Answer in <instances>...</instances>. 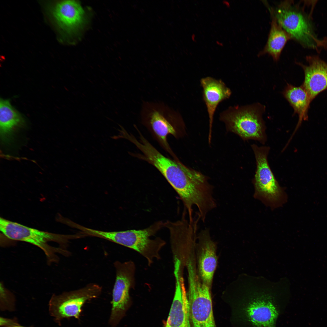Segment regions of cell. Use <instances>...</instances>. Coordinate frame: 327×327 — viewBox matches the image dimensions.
<instances>
[{
	"label": "cell",
	"mask_w": 327,
	"mask_h": 327,
	"mask_svg": "<svg viewBox=\"0 0 327 327\" xmlns=\"http://www.w3.org/2000/svg\"><path fill=\"white\" fill-rule=\"evenodd\" d=\"M246 298L243 308L246 320L254 327H275L280 296L290 292L287 278L273 282L263 276H247Z\"/></svg>",
	"instance_id": "cell-1"
},
{
	"label": "cell",
	"mask_w": 327,
	"mask_h": 327,
	"mask_svg": "<svg viewBox=\"0 0 327 327\" xmlns=\"http://www.w3.org/2000/svg\"><path fill=\"white\" fill-rule=\"evenodd\" d=\"M164 222L158 221L148 227L141 230L119 231H104L92 229V236L101 238L130 248L139 253L147 259L150 266L154 259H160V252L166 244L159 237H151L162 228Z\"/></svg>",
	"instance_id": "cell-2"
},
{
	"label": "cell",
	"mask_w": 327,
	"mask_h": 327,
	"mask_svg": "<svg viewBox=\"0 0 327 327\" xmlns=\"http://www.w3.org/2000/svg\"><path fill=\"white\" fill-rule=\"evenodd\" d=\"M265 109L259 103L230 106L220 114L219 119L228 131L237 134L243 140H253L264 144L267 140L262 118Z\"/></svg>",
	"instance_id": "cell-3"
},
{
	"label": "cell",
	"mask_w": 327,
	"mask_h": 327,
	"mask_svg": "<svg viewBox=\"0 0 327 327\" xmlns=\"http://www.w3.org/2000/svg\"><path fill=\"white\" fill-rule=\"evenodd\" d=\"M188 273L187 293L188 310L192 327H216L210 289L200 279L193 260L186 263Z\"/></svg>",
	"instance_id": "cell-4"
},
{
	"label": "cell",
	"mask_w": 327,
	"mask_h": 327,
	"mask_svg": "<svg viewBox=\"0 0 327 327\" xmlns=\"http://www.w3.org/2000/svg\"><path fill=\"white\" fill-rule=\"evenodd\" d=\"M0 230L2 234L9 239L28 243L39 247L51 262L58 260L57 253L66 255L68 252L65 250L51 246L48 243L54 242L63 246L73 237L71 235L40 230L2 217L0 219Z\"/></svg>",
	"instance_id": "cell-5"
},
{
	"label": "cell",
	"mask_w": 327,
	"mask_h": 327,
	"mask_svg": "<svg viewBox=\"0 0 327 327\" xmlns=\"http://www.w3.org/2000/svg\"><path fill=\"white\" fill-rule=\"evenodd\" d=\"M272 15L290 36L306 47L314 48L319 44L308 18L291 1L282 2L269 9Z\"/></svg>",
	"instance_id": "cell-6"
},
{
	"label": "cell",
	"mask_w": 327,
	"mask_h": 327,
	"mask_svg": "<svg viewBox=\"0 0 327 327\" xmlns=\"http://www.w3.org/2000/svg\"><path fill=\"white\" fill-rule=\"evenodd\" d=\"M140 114L143 122L150 128L167 151L172 153L167 137L169 134L177 137L178 130L184 127L179 113L162 102L145 101L143 102Z\"/></svg>",
	"instance_id": "cell-7"
},
{
	"label": "cell",
	"mask_w": 327,
	"mask_h": 327,
	"mask_svg": "<svg viewBox=\"0 0 327 327\" xmlns=\"http://www.w3.org/2000/svg\"><path fill=\"white\" fill-rule=\"evenodd\" d=\"M101 291L100 286L91 283L77 290L53 295L49 303V314L58 325L64 319L74 317L79 319L84 304L98 297Z\"/></svg>",
	"instance_id": "cell-8"
},
{
	"label": "cell",
	"mask_w": 327,
	"mask_h": 327,
	"mask_svg": "<svg viewBox=\"0 0 327 327\" xmlns=\"http://www.w3.org/2000/svg\"><path fill=\"white\" fill-rule=\"evenodd\" d=\"M116 278L114 286L111 302L112 307L109 319V324L115 327L118 324L129 303V292L134 288L136 267L134 262L130 260L114 263Z\"/></svg>",
	"instance_id": "cell-9"
},
{
	"label": "cell",
	"mask_w": 327,
	"mask_h": 327,
	"mask_svg": "<svg viewBox=\"0 0 327 327\" xmlns=\"http://www.w3.org/2000/svg\"><path fill=\"white\" fill-rule=\"evenodd\" d=\"M256 163L253 180L255 194L271 203L278 202L282 195V189L277 181L268 161L270 150L268 146L251 145Z\"/></svg>",
	"instance_id": "cell-10"
},
{
	"label": "cell",
	"mask_w": 327,
	"mask_h": 327,
	"mask_svg": "<svg viewBox=\"0 0 327 327\" xmlns=\"http://www.w3.org/2000/svg\"><path fill=\"white\" fill-rule=\"evenodd\" d=\"M50 12L58 27L64 32L70 35L78 32L85 22V11L77 1L58 2L51 7Z\"/></svg>",
	"instance_id": "cell-11"
},
{
	"label": "cell",
	"mask_w": 327,
	"mask_h": 327,
	"mask_svg": "<svg viewBox=\"0 0 327 327\" xmlns=\"http://www.w3.org/2000/svg\"><path fill=\"white\" fill-rule=\"evenodd\" d=\"M198 274L202 282L210 289L217 263L216 244L210 230H202L197 236Z\"/></svg>",
	"instance_id": "cell-12"
},
{
	"label": "cell",
	"mask_w": 327,
	"mask_h": 327,
	"mask_svg": "<svg viewBox=\"0 0 327 327\" xmlns=\"http://www.w3.org/2000/svg\"><path fill=\"white\" fill-rule=\"evenodd\" d=\"M180 271L179 267L174 268L175 291L165 327H191L187 293Z\"/></svg>",
	"instance_id": "cell-13"
},
{
	"label": "cell",
	"mask_w": 327,
	"mask_h": 327,
	"mask_svg": "<svg viewBox=\"0 0 327 327\" xmlns=\"http://www.w3.org/2000/svg\"><path fill=\"white\" fill-rule=\"evenodd\" d=\"M200 84L202 88L203 99L209 119L210 143L211 140L214 115L217 107L220 102L230 97L232 92L223 81L211 77L202 78L200 80Z\"/></svg>",
	"instance_id": "cell-14"
},
{
	"label": "cell",
	"mask_w": 327,
	"mask_h": 327,
	"mask_svg": "<svg viewBox=\"0 0 327 327\" xmlns=\"http://www.w3.org/2000/svg\"><path fill=\"white\" fill-rule=\"evenodd\" d=\"M308 65L297 63L303 68L304 79L302 87L311 101L322 91L327 89V63L317 56H308Z\"/></svg>",
	"instance_id": "cell-15"
},
{
	"label": "cell",
	"mask_w": 327,
	"mask_h": 327,
	"mask_svg": "<svg viewBox=\"0 0 327 327\" xmlns=\"http://www.w3.org/2000/svg\"><path fill=\"white\" fill-rule=\"evenodd\" d=\"M25 121L21 114L11 104L9 100L0 101V128L3 141H9L13 133L23 126Z\"/></svg>",
	"instance_id": "cell-16"
},
{
	"label": "cell",
	"mask_w": 327,
	"mask_h": 327,
	"mask_svg": "<svg viewBox=\"0 0 327 327\" xmlns=\"http://www.w3.org/2000/svg\"><path fill=\"white\" fill-rule=\"evenodd\" d=\"M282 93L293 108L294 114H297L299 116L298 122L294 134L302 121L308 120V110L312 101L307 91L302 85L296 87L287 83Z\"/></svg>",
	"instance_id": "cell-17"
},
{
	"label": "cell",
	"mask_w": 327,
	"mask_h": 327,
	"mask_svg": "<svg viewBox=\"0 0 327 327\" xmlns=\"http://www.w3.org/2000/svg\"><path fill=\"white\" fill-rule=\"evenodd\" d=\"M272 19L268 40L261 55L268 54L274 60L278 61L287 41L291 39L290 35L278 24L274 17Z\"/></svg>",
	"instance_id": "cell-18"
},
{
	"label": "cell",
	"mask_w": 327,
	"mask_h": 327,
	"mask_svg": "<svg viewBox=\"0 0 327 327\" xmlns=\"http://www.w3.org/2000/svg\"><path fill=\"white\" fill-rule=\"evenodd\" d=\"M1 293L0 309L2 311H12L15 310L14 298L2 288Z\"/></svg>",
	"instance_id": "cell-19"
},
{
	"label": "cell",
	"mask_w": 327,
	"mask_h": 327,
	"mask_svg": "<svg viewBox=\"0 0 327 327\" xmlns=\"http://www.w3.org/2000/svg\"><path fill=\"white\" fill-rule=\"evenodd\" d=\"M18 323L17 320L15 318L10 319L0 317V325L2 327L14 325Z\"/></svg>",
	"instance_id": "cell-20"
},
{
	"label": "cell",
	"mask_w": 327,
	"mask_h": 327,
	"mask_svg": "<svg viewBox=\"0 0 327 327\" xmlns=\"http://www.w3.org/2000/svg\"><path fill=\"white\" fill-rule=\"evenodd\" d=\"M4 327H32V326L27 327V326H23L19 324H18V323H17V324H14V325H9V326H8Z\"/></svg>",
	"instance_id": "cell-21"
},
{
	"label": "cell",
	"mask_w": 327,
	"mask_h": 327,
	"mask_svg": "<svg viewBox=\"0 0 327 327\" xmlns=\"http://www.w3.org/2000/svg\"><path fill=\"white\" fill-rule=\"evenodd\" d=\"M223 3L228 8L230 7V2L227 0H224L222 1Z\"/></svg>",
	"instance_id": "cell-22"
},
{
	"label": "cell",
	"mask_w": 327,
	"mask_h": 327,
	"mask_svg": "<svg viewBox=\"0 0 327 327\" xmlns=\"http://www.w3.org/2000/svg\"><path fill=\"white\" fill-rule=\"evenodd\" d=\"M195 37H196V35H195L193 33L191 35V39L194 42H195L196 41V39H195Z\"/></svg>",
	"instance_id": "cell-23"
},
{
	"label": "cell",
	"mask_w": 327,
	"mask_h": 327,
	"mask_svg": "<svg viewBox=\"0 0 327 327\" xmlns=\"http://www.w3.org/2000/svg\"><path fill=\"white\" fill-rule=\"evenodd\" d=\"M216 43L217 45L220 46H223V44L222 42H220L218 41H216Z\"/></svg>",
	"instance_id": "cell-24"
}]
</instances>
